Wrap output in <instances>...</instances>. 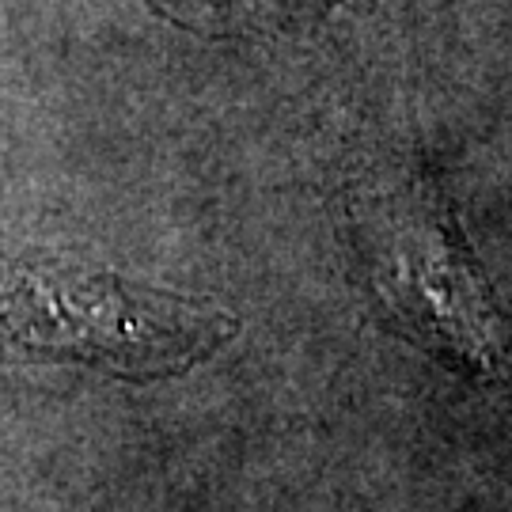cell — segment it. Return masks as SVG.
<instances>
[{
    "instance_id": "obj_1",
    "label": "cell",
    "mask_w": 512,
    "mask_h": 512,
    "mask_svg": "<svg viewBox=\"0 0 512 512\" xmlns=\"http://www.w3.org/2000/svg\"><path fill=\"white\" fill-rule=\"evenodd\" d=\"M239 323L217 304L152 289L0 236V338L126 380L179 376Z\"/></svg>"
}]
</instances>
